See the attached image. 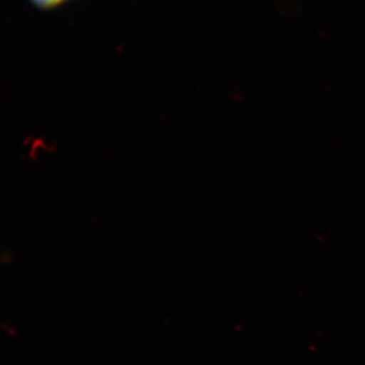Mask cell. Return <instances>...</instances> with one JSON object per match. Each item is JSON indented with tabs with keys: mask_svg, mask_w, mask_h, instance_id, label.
Here are the masks:
<instances>
[{
	"mask_svg": "<svg viewBox=\"0 0 365 365\" xmlns=\"http://www.w3.org/2000/svg\"><path fill=\"white\" fill-rule=\"evenodd\" d=\"M29 4L42 13H51L60 7L66 6L71 0H26Z\"/></svg>",
	"mask_w": 365,
	"mask_h": 365,
	"instance_id": "cell-1",
	"label": "cell"
}]
</instances>
